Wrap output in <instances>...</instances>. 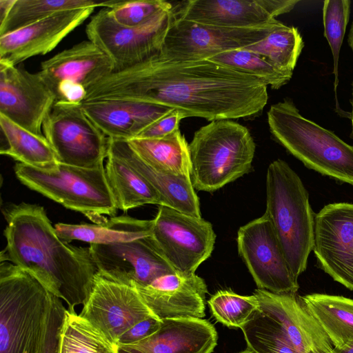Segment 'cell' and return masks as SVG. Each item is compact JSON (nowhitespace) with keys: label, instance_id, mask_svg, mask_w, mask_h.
<instances>
[{"label":"cell","instance_id":"42","mask_svg":"<svg viewBox=\"0 0 353 353\" xmlns=\"http://www.w3.org/2000/svg\"><path fill=\"white\" fill-rule=\"evenodd\" d=\"M336 353H353V341L341 350H336Z\"/></svg>","mask_w":353,"mask_h":353},{"label":"cell","instance_id":"8","mask_svg":"<svg viewBox=\"0 0 353 353\" xmlns=\"http://www.w3.org/2000/svg\"><path fill=\"white\" fill-rule=\"evenodd\" d=\"M42 131L59 163L86 168L103 165L109 138L87 116L81 103L56 101Z\"/></svg>","mask_w":353,"mask_h":353},{"label":"cell","instance_id":"12","mask_svg":"<svg viewBox=\"0 0 353 353\" xmlns=\"http://www.w3.org/2000/svg\"><path fill=\"white\" fill-rule=\"evenodd\" d=\"M237 246L259 289L296 294L299 288L298 279L290 268L265 214L239 228Z\"/></svg>","mask_w":353,"mask_h":353},{"label":"cell","instance_id":"17","mask_svg":"<svg viewBox=\"0 0 353 353\" xmlns=\"http://www.w3.org/2000/svg\"><path fill=\"white\" fill-rule=\"evenodd\" d=\"M299 0H190L173 9L174 16L199 23L230 28H255L274 22Z\"/></svg>","mask_w":353,"mask_h":353},{"label":"cell","instance_id":"18","mask_svg":"<svg viewBox=\"0 0 353 353\" xmlns=\"http://www.w3.org/2000/svg\"><path fill=\"white\" fill-rule=\"evenodd\" d=\"M95 8L59 12L0 36V61L17 65L30 57L51 52L83 23Z\"/></svg>","mask_w":353,"mask_h":353},{"label":"cell","instance_id":"35","mask_svg":"<svg viewBox=\"0 0 353 353\" xmlns=\"http://www.w3.org/2000/svg\"><path fill=\"white\" fill-rule=\"evenodd\" d=\"M216 320L229 327L241 328L259 310L256 296H242L230 290H220L208 301Z\"/></svg>","mask_w":353,"mask_h":353},{"label":"cell","instance_id":"32","mask_svg":"<svg viewBox=\"0 0 353 353\" xmlns=\"http://www.w3.org/2000/svg\"><path fill=\"white\" fill-rule=\"evenodd\" d=\"M303 47L298 29L281 23L265 39L244 48L265 57L279 69L292 75Z\"/></svg>","mask_w":353,"mask_h":353},{"label":"cell","instance_id":"11","mask_svg":"<svg viewBox=\"0 0 353 353\" xmlns=\"http://www.w3.org/2000/svg\"><path fill=\"white\" fill-rule=\"evenodd\" d=\"M152 236L174 270L188 274L210 257L216 238L210 222L165 205H159Z\"/></svg>","mask_w":353,"mask_h":353},{"label":"cell","instance_id":"21","mask_svg":"<svg viewBox=\"0 0 353 353\" xmlns=\"http://www.w3.org/2000/svg\"><path fill=\"white\" fill-rule=\"evenodd\" d=\"M114 70L109 57L87 40L43 61L39 72L55 94L57 88L62 83L76 84L88 90Z\"/></svg>","mask_w":353,"mask_h":353},{"label":"cell","instance_id":"28","mask_svg":"<svg viewBox=\"0 0 353 353\" xmlns=\"http://www.w3.org/2000/svg\"><path fill=\"white\" fill-rule=\"evenodd\" d=\"M105 172L118 209L126 212L145 204L162 205L154 188L125 161L108 152Z\"/></svg>","mask_w":353,"mask_h":353},{"label":"cell","instance_id":"45","mask_svg":"<svg viewBox=\"0 0 353 353\" xmlns=\"http://www.w3.org/2000/svg\"><path fill=\"white\" fill-rule=\"evenodd\" d=\"M239 353H257V352H256L255 351H254L253 350H252L249 347H247L245 350H244Z\"/></svg>","mask_w":353,"mask_h":353},{"label":"cell","instance_id":"34","mask_svg":"<svg viewBox=\"0 0 353 353\" xmlns=\"http://www.w3.org/2000/svg\"><path fill=\"white\" fill-rule=\"evenodd\" d=\"M241 329L247 347L257 353H299L276 324L259 308Z\"/></svg>","mask_w":353,"mask_h":353},{"label":"cell","instance_id":"41","mask_svg":"<svg viewBox=\"0 0 353 353\" xmlns=\"http://www.w3.org/2000/svg\"><path fill=\"white\" fill-rule=\"evenodd\" d=\"M16 0H0V23L8 17Z\"/></svg>","mask_w":353,"mask_h":353},{"label":"cell","instance_id":"27","mask_svg":"<svg viewBox=\"0 0 353 353\" xmlns=\"http://www.w3.org/2000/svg\"><path fill=\"white\" fill-rule=\"evenodd\" d=\"M126 141L152 168L174 175L191 177L189 144L180 130L163 138H134Z\"/></svg>","mask_w":353,"mask_h":353},{"label":"cell","instance_id":"37","mask_svg":"<svg viewBox=\"0 0 353 353\" xmlns=\"http://www.w3.org/2000/svg\"><path fill=\"white\" fill-rule=\"evenodd\" d=\"M115 21L129 28L142 26L159 13L172 9L171 3L163 0L118 1L108 8Z\"/></svg>","mask_w":353,"mask_h":353},{"label":"cell","instance_id":"26","mask_svg":"<svg viewBox=\"0 0 353 353\" xmlns=\"http://www.w3.org/2000/svg\"><path fill=\"white\" fill-rule=\"evenodd\" d=\"M153 220H141L129 216L110 217L100 224H68L54 225L59 238L70 243L77 240L90 244H111L133 241L152 235Z\"/></svg>","mask_w":353,"mask_h":353},{"label":"cell","instance_id":"4","mask_svg":"<svg viewBox=\"0 0 353 353\" xmlns=\"http://www.w3.org/2000/svg\"><path fill=\"white\" fill-rule=\"evenodd\" d=\"M294 276L306 270L314 244V218L309 194L299 175L281 159L266 174V210Z\"/></svg>","mask_w":353,"mask_h":353},{"label":"cell","instance_id":"40","mask_svg":"<svg viewBox=\"0 0 353 353\" xmlns=\"http://www.w3.org/2000/svg\"><path fill=\"white\" fill-rule=\"evenodd\" d=\"M162 320L150 317L143 320L127 331L119 340V345H128L141 341L154 333L161 326Z\"/></svg>","mask_w":353,"mask_h":353},{"label":"cell","instance_id":"33","mask_svg":"<svg viewBox=\"0 0 353 353\" xmlns=\"http://www.w3.org/2000/svg\"><path fill=\"white\" fill-rule=\"evenodd\" d=\"M208 60L251 75L274 90L287 84L292 77V75L279 69L265 57L245 48L226 51Z\"/></svg>","mask_w":353,"mask_h":353},{"label":"cell","instance_id":"9","mask_svg":"<svg viewBox=\"0 0 353 353\" xmlns=\"http://www.w3.org/2000/svg\"><path fill=\"white\" fill-rule=\"evenodd\" d=\"M173 9V8H172ZM163 11L146 23L133 28L119 24L103 8L86 26L88 40L112 60L114 72L140 63L160 52L173 10Z\"/></svg>","mask_w":353,"mask_h":353},{"label":"cell","instance_id":"2","mask_svg":"<svg viewBox=\"0 0 353 353\" xmlns=\"http://www.w3.org/2000/svg\"><path fill=\"white\" fill-rule=\"evenodd\" d=\"M7 245L1 261H10L30 272L68 310L87 301L99 274L90 247L63 241L44 208L37 204L10 203L3 208Z\"/></svg>","mask_w":353,"mask_h":353},{"label":"cell","instance_id":"1","mask_svg":"<svg viewBox=\"0 0 353 353\" xmlns=\"http://www.w3.org/2000/svg\"><path fill=\"white\" fill-rule=\"evenodd\" d=\"M130 100L177 110L208 121L251 118L268 99L259 79L208 59L172 61L159 53L113 72L87 90L83 102Z\"/></svg>","mask_w":353,"mask_h":353},{"label":"cell","instance_id":"6","mask_svg":"<svg viewBox=\"0 0 353 353\" xmlns=\"http://www.w3.org/2000/svg\"><path fill=\"white\" fill-rule=\"evenodd\" d=\"M14 172L30 189L82 213L95 224L116 216L119 209L103 165L86 168L58 162L41 169L17 163Z\"/></svg>","mask_w":353,"mask_h":353},{"label":"cell","instance_id":"43","mask_svg":"<svg viewBox=\"0 0 353 353\" xmlns=\"http://www.w3.org/2000/svg\"><path fill=\"white\" fill-rule=\"evenodd\" d=\"M347 43L353 52V22L350 26V29L347 37Z\"/></svg>","mask_w":353,"mask_h":353},{"label":"cell","instance_id":"36","mask_svg":"<svg viewBox=\"0 0 353 353\" xmlns=\"http://www.w3.org/2000/svg\"><path fill=\"white\" fill-rule=\"evenodd\" d=\"M350 0H325L323 6L324 36L330 45L333 57L336 110L342 116L343 112L339 108L336 94L339 84L338 68L340 50L350 17Z\"/></svg>","mask_w":353,"mask_h":353},{"label":"cell","instance_id":"25","mask_svg":"<svg viewBox=\"0 0 353 353\" xmlns=\"http://www.w3.org/2000/svg\"><path fill=\"white\" fill-rule=\"evenodd\" d=\"M297 298L321 327L334 349L341 350L353 341V299L321 293Z\"/></svg>","mask_w":353,"mask_h":353},{"label":"cell","instance_id":"31","mask_svg":"<svg viewBox=\"0 0 353 353\" xmlns=\"http://www.w3.org/2000/svg\"><path fill=\"white\" fill-rule=\"evenodd\" d=\"M118 1L16 0L6 20L0 23V36L19 30L54 14L90 7L111 8Z\"/></svg>","mask_w":353,"mask_h":353},{"label":"cell","instance_id":"24","mask_svg":"<svg viewBox=\"0 0 353 353\" xmlns=\"http://www.w3.org/2000/svg\"><path fill=\"white\" fill-rule=\"evenodd\" d=\"M108 151L123 159L147 180L161 196L162 205L201 217L199 201L191 177L152 168L137 155L126 141L109 138Z\"/></svg>","mask_w":353,"mask_h":353},{"label":"cell","instance_id":"13","mask_svg":"<svg viewBox=\"0 0 353 353\" xmlns=\"http://www.w3.org/2000/svg\"><path fill=\"white\" fill-rule=\"evenodd\" d=\"M99 274L134 288L176 272L158 248L152 235L111 244H90Z\"/></svg>","mask_w":353,"mask_h":353},{"label":"cell","instance_id":"44","mask_svg":"<svg viewBox=\"0 0 353 353\" xmlns=\"http://www.w3.org/2000/svg\"><path fill=\"white\" fill-rule=\"evenodd\" d=\"M352 100H351V103H352V112H351V114H350V119H351V121H352V135H353V81H352Z\"/></svg>","mask_w":353,"mask_h":353},{"label":"cell","instance_id":"39","mask_svg":"<svg viewBox=\"0 0 353 353\" xmlns=\"http://www.w3.org/2000/svg\"><path fill=\"white\" fill-rule=\"evenodd\" d=\"M65 307L62 301L54 296L46 341L43 353H58L59 333L63 321Z\"/></svg>","mask_w":353,"mask_h":353},{"label":"cell","instance_id":"20","mask_svg":"<svg viewBox=\"0 0 353 353\" xmlns=\"http://www.w3.org/2000/svg\"><path fill=\"white\" fill-rule=\"evenodd\" d=\"M136 288L160 320L202 319L205 316L207 285L195 273L166 274L146 286Z\"/></svg>","mask_w":353,"mask_h":353},{"label":"cell","instance_id":"15","mask_svg":"<svg viewBox=\"0 0 353 353\" xmlns=\"http://www.w3.org/2000/svg\"><path fill=\"white\" fill-rule=\"evenodd\" d=\"M56 101L55 94L39 72L0 61V114L43 135V122Z\"/></svg>","mask_w":353,"mask_h":353},{"label":"cell","instance_id":"16","mask_svg":"<svg viewBox=\"0 0 353 353\" xmlns=\"http://www.w3.org/2000/svg\"><path fill=\"white\" fill-rule=\"evenodd\" d=\"M313 251L321 268L353 291L352 203H330L315 214Z\"/></svg>","mask_w":353,"mask_h":353},{"label":"cell","instance_id":"29","mask_svg":"<svg viewBox=\"0 0 353 353\" xmlns=\"http://www.w3.org/2000/svg\"><path fill=\"white\" fill-rule=\"evenodd\" d=\"M0 125L7 146L1 149L19 163L41 169L52 168L58 163L50 143L43 135L34 134L0 114Z\"/></svg>","mask_w":353,"mask_h":353},{"label":"cell","instance_id":"10","mask_svg":"<svg viewBox=\"0 0 353 353\" xmlns=\"http://www.w3.org/2000/svg\"><path fill=\"white\" fill-rule=\"evenodd\" d=\"M281 23L276 20L260 28H230L187 21L173 13L159 54L172 61L205 60L257 43Z\"/></svg>","mask_w":353,"mask_h":353},{"label":"cell","instance_id":"38","mask_svg":"<svg viewBox=\"0 0 353 353\" xmlns=\"http://www.w3.org/2000/svg\"><path fill=\"white\" fill-rule=\"evenodd\" d=\"M184 119L177 110L172 109L165 116L145 128L137 138L159 139L179 130V123Z\"/></svg>","mask_w":353,"mask_h":353},{"label":"cell","instance_id":"3","mask_svg":"<svg viewBox=\"0 0 353 353\" xmlns=\"http://www.w3.org/2000/svg\"><path fill=\"white\" fill-rule=\"evenodd\" d=\"M55 295L25 270L0 265V353H43Z\"/></svg>","mask_w":353,"mask_h":353},{"label":"cell","instance_id":"30","mask_svg":"<svg viewBox=\"0 0 353 353\" xmlns=\"http://www.w3.org/2000/svg\"><path fill=\"white\" fill-rule=\"evenodd\" d=\"M58 353H117V345L88 320L65 309L59 333Z\"/></svg>","mask_w":353,"mask_h":353},{"label":"cell","instance_id":"22","mask_svg":"<svg viewBox=\"0 0 353 353\" xmlns=\"http://www.w3.org/2000/svg\"><path fill=\"white\" fill-rule=\"evenodd\" d=\"M217 339L214 327L205 319H164L149 337L117 345V353H212Z\"/></svg>","mask_w":353,"mask_h":353},{"label":"cell","instance_id":"19","mask_svg":"<svg viewBox=\"0 0 353 353\" xmlns=\"http://www.w3.org/2000/svg\"><path fill=\"white\" fill-rule=\"evenodd\" d=\"M261 312L272 319L299 353H336L331 341L299 303L296 294L256 289Z\"/></svg>","mask_w":353,"mask_h":353},{"label":"cell","instance_id":"5","mask_svg":"<svg viewBox=\"0 0 353 353\" xmlns=\"http://www.w3.org/2000/svg\"><path fill=\"white\" fill-rule=\"evenodd\" d=\"M267 115L274 138L307 168L353 185V145L302 116L289 98Z\"/></svg>","mask_w":353,"mask_h":353},{"label":"cell","instance_id":"7","mask_svg":"<svg viewBox=\"0 0 353 353\" xmlns=\"http://www.w3.org/2000/svg\"><path fill=\"white\" fill-rule=\"evenodd\" d=\"M255 148L248 128L230 119L200 128L189 144L194 188L214 192L247 174Z\"/></svg>","mask_w":353,"mask_h":353},{"label":"cell","instance_id":"14","mask_svg":"<svg viewBox=\"0 0 353 353\" xmlns=\"http://www.w3.org/2000/svg\"><path fill=\"white\" fill-rule=\"evenodd\" d=\"M79 314L116 345L120 338L137 323L157 317L136 288L112 281L99 274L94 279L92 290Z\"/></svg>","mask_w":353,"mask_h":353},{"label":"cell","instance_id":"23","mask_svg":"<svg viewBox=\"0 0 353 353\" xmlns=\"http://www.w3.org/2000/svg\"><path fill=\"white\" fill-rule=\"evenodd\" d=\"M87 116L108 137L129 141L170 112L172 108L130 100H95L83 102Z\"/></svg>","mask_w":353,"mask_h":353}]
</instances>
